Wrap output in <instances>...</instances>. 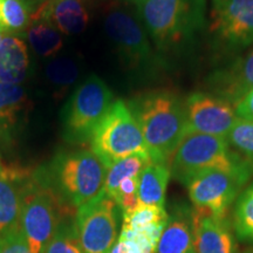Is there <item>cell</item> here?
I'll return each mask as SVG.
<instances>
[{
    "mask_svg": "<svg viewBox=\"0 0 253 253\" xmlns=\"http://www.w3.org/2000/svg\"><path fill=\"white\" fill-rule=\"evenodd\" d=\"M107 170L91 150L61 151L32 172L33 179L56 199L66 213L74 214L81 205L103 190Z\"/></svg>",
    "mask_w": 253,
    "mask_h": 253,
    "instance_id": "1",
    "label": "cell"
},
{
    "mask_svg": "<svg viewBox=\"0 0 253 253\" xmlns=\"http://www.w3.org/2000/svg\"><path fill=\"white\" fill-rule=\"evenodd\" d=\"M126 106L140 126L151 161L169 164L188 136L184 101L172 91L156 89L136 95Z\"/></svg>",
    "mask_w": 253,
    "mask_h": 253,
    "instance_id": "2",
    "label": "cell"
},
{
    "mask_svg": "<svg viewBox=\"0 0 253 253\" xmlns=\"http://www.w3.org/2000/svg\"><path fill=\"white\" fill-rule=\"evenodd\" d=\"M207 0H147L137 7V18L164 54L188 48L208 24Z\"/></svg>",
    "mask_w": 253,
    "mask_h": 253,
    "instance_id": "3",
    "label": "cell"
},
{
    "mask_svg": "<svg viewBox=\"0 0 253 253\" xmlns=\"http://www.w3.org/2000/svg\"><path fill=\"white\" fill-rule=\"evenodd\" d=\"M173 178L186 185L192 177L210 170L253 176V163L233 149L226 138L218 136L189 134L178 145L169 162Z\"/></svg>",
    "mask_w": 253,
    "mask_h": 253,
    "instance_id": "4",
    "label": "cell"
},
{
    "mask_svg": "<svg viewBox=\"0 0 253 253\" xmlns=\"http://www.w3.org/2000/svg\"><path fill=\"white\" fill-rule=\"evenodd\" d=\"M104 30L129 71L140 78H157L168 69V61L150 43L149 34L138 18L125 9H112Z\"/></svg>",
    "mask_w": 253,
    "mask_h": 253,
    "instance_id": "5",
    "label": "cell"
},
{
    "mask_svg": "<svg viewBox=\"0 0 253 253\" xmlns=\"http://www.w3.org/2000/svg\"><path fill=\"white\" fill-rule=\"evenodd\" d=\"M114 103L110 88L97 75H90L73 91L62 108L63 140L71 144L90 142L95 129Z\"/></svg>",
    "mask_w": 253,
    "mask_h": 253,
    "instance_id": "6",
    "label": "cell"
},
{
    "mask_svg": "<svg viewBox=\"0 0 253 253\" xmlns=\"http://www.w3.org/2000/svg\"><path fill=\"white\" fill-rule=\"evenodd\" d=\"M91 151L109 168L119 160L148 153L143 135L125 101H114L90 138Z\"/></svg>",
    "mask_w": 253,
    "mask_h": 253,
    "instance_id": "7",
    "label": "cell"
},
{
    "mask_svg": "<svg viewBox=\"0 0 253 253\" xmlns=\"http://www.w3.org/2000/svg\"><path fill=\"white\" fill-rule=\"evenodd\" d=\"M209 32L223 54L248 49L253 45V0H211Z\"/></svg>",
    "mask_w": 253,
    "mask_h": 253,
    "instance_id": "8",
    "label": "cell"
},
{
    "mask_svg": "<svg viewBox=\"0 0 253 253\" xmlns=\"http://www.w3.org/2000/svg\"><path fill=\"white\" fill-rule=\"evenodd\" d=\"M84 253H110L121 231L122 211L106 192L81 205L75 213Z\"/></svg>",
    "mask_w": 253,
    "mask_h": 253,
    "instance_id": "9",
    "label": "cell"
},
{
    "mask_svg": "<svg viewBox=\"0 0 253 253\" xmlns=\"http://www.w3.org/2000/svg\"><path fill=\"white\" fill-rule=\"evenodd\" d=\"M65 211L47 190L38 184L32 176L25 192L19 229L30 245L32 253H42L52 238Z\"/></svg>",
    "mask_w": 253,
    "mask_h": 253,
    "instance_id": "10",
    "label": "cell"
},
{
    "mask_svg": "<svg viewBox=\"0 0 253 253\" xmlns=\"http://www.w3.org/2000/svg\"><path fill=\"white\" fill-rule=\"evenodd\" d=\"M249 181L238 173L210 170L198 173L186 183L194 209L217 218H226L229 208Z\"/></svg>",
    "mask_w": 253,
    "mask_h": 253,
    "instance_id": "11",
    "label": "cell"
},
{
    "mask_svg": "<svg viewBox=\"0 0 253 253\" xmlns=\"http://www.w3.org/2000/svg\"><path fill=\"white\" fill-rule=\"evenodd\" d=\"M189 134L226 138L238 122L236 106L209 91H195L184 101Z\"/></svg>",
    "mask_w": 253,
    "mask_h": 253,
    "instance_id": "12",
    "label": "cell"
},
{
    "mask_svg": "<svg viewBox=\"0 0 253 253\" xmlns=\"http://www.w3.org/2000/svg\"><path fill=\"white\" fill-rule=\"evenodd\" d=\"M209 93L223 97L236 106L253 90V48L225 67L216 69L207 79Z\"/></svg>",
    "mask_w": 253,
    "mask_h": 253,
    "instance_id": "13",
    "label": "cell"
},
{
    "mask_svg": "<svg viewBox=\"0 0 253 253\" xmlns=\"http://www.w3.org/2000/svg\"><path fill=\"white\" fill-rule=\"evenodd\" d=\"M32 173L13 167H0V238L19 229L25 192Z\"/></svg>",
    "mask_w": 253,
    "mask_h": 253,
    "instance_id": "14",
    "label": "cell"
},
{
    "mask_svg": "<svg viewBox=\"0 0 253 253\" xmlns=\"http://www.w3.org/2000/svg\"><path fill=\"white\" fill-rule=\"evenodd\" d=\"M196 253H236V244L226 218H217L192 209Z\"/></svg>",
    "mask_w": 253,
    "mask_h": 253,
    "instance_id": "15",
    "label": "cell"
},
{
    "mask_svg": "<svg viewBox=\"0 0 253 253\" xmlns=\"http://www.w3.org/2000/svg\"><path fill=\"white\" fill-rule=\"evenodd\" d=\"M28 99L20 84L0 82V147L14 141L27 118Z\"/></svg>",
    "mask_w": 253,
    "mask_h": 253,
    "instance_id": "16",
    "label": "cell"
},
{
    "mask_svg": "<svg viewBox=\"0 0 253 253\" xmlns=\"http://www.w3.org/2000/svg\"><path fill=\"white\" fill-rule=\"evenodd\" d=\"M31 19H43L60 33L73 36L86 30L89 14L82 0H47Z\"/></svg>",
    "mask_w": 253,
    "mask_h": 253,
    "instance_id": "17",
    "label": "cell"
},
{
    "mask_svg": "<svg viewBox=\"0 0 253 253\" xmlns=\"http://www.w3.org/2000/svg\"><path fill=\"white\" fill-rule=\"evenodd\" d=\"M194 248V213L185 204H177L169 214L155 253H189Z\"/></svg>",
    "mask_w": 253,
    "mask_h": 253,
    "instance_id": "18",
    "label": "cell"
},
{
    "mask_svg": "<svg viewBox=\"0 0 253 253\" xmlns=\"http://www.w3.org/2000/svg\"><path fill=\"white\" fill-rule=\"evenodd\" d=\"M30 72L26 43L14 36H5L0 45V82L20 84Z\"/></svg>",
    "mask_w": 253,
    "mask_h": 253,
    "instance_id": "19",
    "label": "cell"
},
{
    "mask_svg": "<svg viewBox=\"0 0 253 253\" xmlns=\"http://www.w3.org/2000/svg\"><path fill=\"white\" fill-rule=\"evenodd\" d=\"M170 177L169 164L158 162L148 164L138 177V204L164 207Z\"/></svg>",
    "mask_w": 253,
    "mask_h": 253,
    "instance_id": "20",
    "label": "cell"
},
{
    "mask_svg": "<svg viewBox=\"0 0 253 253\" xmlns=\"http://www.w3.org/2000/svg\"><path fill=\"white\" fill-rule=\"evenodd\" d=\"M151 161L150 155L148 153H138L130 155V156L119 160L118 162L113 163L107 170L106 181H104L103 191L110 198L115 197L120 184L123 179L129 177H138L143 169Z\"/></svg>",
    "mask_w": 253,
    "mask_h": 253,
    "instance_id": "21",
    "label": "cell"
},
{
    "mask_svg": "<svg viewBox=\"0 0 253 253\" xmlns=\"http://www.w3.org/2000/svg\"><path fill=\"white\" fill-rule=\"evenodd\" d=\"M163 229L134 230L121 226L119 238L110 253H155Z\"/></svg>",
    "mask_w": 253,
    "mask_h": 253,
    "instance_id": "22",
    "label": "cell"
},
{
    "mask_svg": "<svg viewBox=\"0 0 253 253\" xmlns=\"http://www.w3.org/2000/svg\"><path fill=\"white\" fill-rule=\"evenodd\" d=\"M27 39L32 49L41 56L54 55L63 46L60 32L43 19H31Z\"/></svg>",
    "mask_w": 253,
    "mask_h": 253,
    "instance_id": "23",
    "label": "cell"
},
{
    "mask_svg": "<svg viewBox=\"0 0 253 253\" xmlns=\"http://www.w3.org/2000/svg\"><path fill=\"white\" fill-rule=\"evenodd\" d=\"M42 253H84L74 214L61 218Z\"/></svg>",
    "mask_w": 253,
    "mask_h": 253,
    "instance_id": "24",
    "label": "cell"
},
{
    "mask_svg": "<svg viewBox=\"0 0 253 253\" xmlns=\"http://www.w3.org/2000/svg\"><path fill=\"white\" fill-rule=\"evenodd\" d=\"M31 12L25 0H0V30L18 34L31 23Z\"/></svg>",
    "mask_w": 253,
    "mask_h": 253,
    "instance_id": "25",
    "label": "cell"
},
{
    "mask_svg": "<svg viewBox=\"0 0 253 253\" xmlns=\"http://www.w3.org/2000/svg\"><path fill=\"white\" fill-rule=\"evenodd\" d=\"M168 214L166 208L156 205H140L131 212L122 216V226L134 230L155 229L166 226Z\"/></svg>",
    "mask_w": 253,
    "mask_h": 253,
    "instance_id": "26",
    "label": "cell"
},
{
    "mask_svg": "<svg viewBox=\"0 0 253 253\" xmlns=\"http://www.w3.org/2000/svg\"><path fill=\"white\" fill-rule=\"evenodd\" d=\"M233 227L240 240L253 243V183L237 198L233 210Z\"/></svg>",
    "mask_w": 253,
    "mask_h": 253,
    "instance_id": "27",
    "label": "cell"
},
{
    "mask_svg": "<svg viewBox=\"0 0 253 253\" xmlns=\"http://www.w3.org/2000/svg\"><path fill=\"white\" fill-rule=\"evenodd\" d=\"M45 74L49 84L55 87H68L77 81L79 68L71 59H55L46 66Z\"/></svg>",
    "mask_w": 253,
    "mask_h": 253,
    "instance_id": "28",
    "label": "cell"
},
{
    "mask_svg": "<svg viewBox=\"0 0 253 253\" xmlns=\"http://www.w3.org/2000/svg\"><path fill=\"white\" fill-rule=\"evenodd\" d=\"M226 140L233 149L253 163V122L239 119Z\"/></svg>",
    "mask_w": 253,
    "mask_h": 253,
    "instance_id": "29",
    "label": "cell"
},
{
    "mask_svg": "<svg viewBox=\"0 0 253 253\" xmlns=\"http://www.w3.org/2000/svg\"><path fill=\"white\" fill-rule=\"evenodd\" d=\"M0 253H32L20 229L0 238Z\"/></svg>",
    "mask_w": 253,
    "mask_h": 253,
    "instance_id": "30",
    "label": "cell"
},
{
    "mask_svg": "<svg viewBox=\"0 0 253 253\" xmlns=\"http://www.w3.org/2000/svg\"><path fill=\"white\" fill-rule=\"evenodd\" d=\"M236 113L239 119L253 122V90L236 104Z\"/></svg>",
    "mask_w": 253,
    "mask_h": 253,
    "instance_id": "31",
    "label": "cell"
},
{
    "mask_svg": "<svg viewBox=\"0 0 253 253\" xmlns=\"http://www.w3.org/2000/svg\"><path fill=\"white\" fill-rule=\"evenodd\" d=\"M126 1H128V2H131V4H134L135 6H141L142 4H143V2H145L147 1V0H126Z\"/></svg>",
    "mask_w": 253,
    "mask_h": 253,
    "instance_id": "32",
    "label": "cell"
},
{
    "mask_svg": "<svg viewBox=\"0 0 253 253\" xmlns=\"http://www.w3.org/2000/svg\"><path fill=\"white\" fill-rule=\"evenodd\" d=\"M5 36H4V32H2L1 30H0V45H1L2 42V39H4Z\"/></svg>",
    "mask_w": 253,
    "mask_h": 253,
    "instance_id": "33",
    "label": "cell"
},
{
    "mask_svg": "<svg viewBox=\"0 0 253 253\" xmlns=\"http://www.w3.org/2000/svg\"><path fill=\"white\" fill-rule=\"evenodd\" d=\"M189 253H196V251H195V249L194 248H192L191 250H190V251H189Z\"/></svg>",
    "mask_w": 253,
    "mask_h": 253,
    "instance_id": "34",
    "label": "cell"
},
{
    "mask_svg": "<svg viewBox=\"0 0 253 253\" xmlns=\"http://www.w3.org/2000/svg\"><path fill=\"white\" fill-rule=\"evenodd\" d=\"M249 253H253V251H250V252H249Z\"/></svg>",
    "mask_w": 253,
    "mask_h": 253,
    "instance_id": "35",
    "label": "cell"
},
{
    "mask_svg": "<svg viewBox=\"0 0 253 253\" xmlns=\"http://www.w3.org/2000/svg\"><path fill=\"white\" fill-rule=\"evenodd\" d=\"M1 166H2V164H1V163H0V167H1Z\"/></svg>",
    "mask_w": 253,
    "mask_h": 253,
    "instance_id": "36",
    "label": "cell"
}]
</instances>
